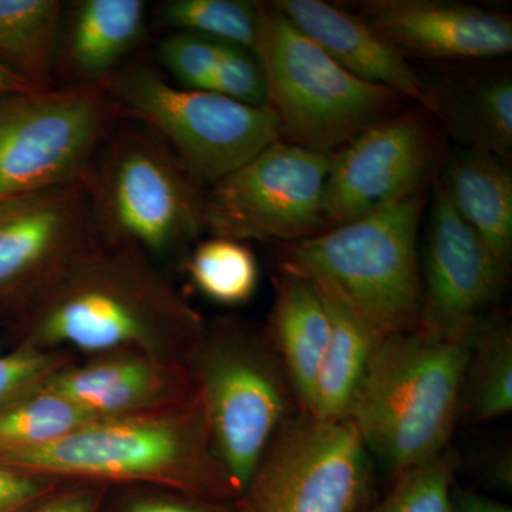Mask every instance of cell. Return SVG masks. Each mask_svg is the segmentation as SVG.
<instances>
[{
  "label": "cell",
  "instance_id": "cell-1",
  "mask_svg": "<svg viewBox=\"0 0 512 512\" xmlns=\"http://www.w3.org/2000/svg\"><path fill=\"white\" fill-rule=\"evenodd\" d=\"M3 319L15 348L79 357L133 350L181 363L205 325L156 262L100 235Z\"/></svg>",
  "mask_w": 512,
  "mask_h": 512
},
{
  "label": "cell",
  "instance_id": "cell-2",
  "mask_svg": "<svg viewBox=\"0 0 512 512\" xmlns=\"http://www.w3.org/2000/svg\"><path fill=\"white\" fill-rule=\"evenodd\" d=\"M0 464L63 483L146 485L221 503L239 498L200 397L165 412L93 421L47 446L0 453Z\"/></svg>",
  "mask_w": 512,
  "mask_h": 512
},
{
  "label": "cell",
  "instance_id": "cell-3",
  "mask_svg": "<svg viewBox=\"0 0 512 512\" xmlns=\"http://www.w3.org/2000/svg\"><path fill=\"white\" fill-rule=\"evenodd\" d=\"M468 349L420 326L377 343L346 419L393 477L448 450Z\"/></svg>",
  "mask_w": 512,
  "mask_h": 512
},
{
  "label": "cell",
  "instance_id": "cell-4",
  "mask_svg": "<svg viewBox=\"0 0 512 512\" xmlns=\"http://www.w3.org/2000/svg\"><path fill=\"white\" fill-rule=\"evenodd\" d=\"M185 365L241 495L276 431L303 410L291 376L265 326L235 316L205 319Z\"/></svg>",
  "mask_w": 512,
  "mask_h": 512
},
{
  "label": "cell",
  "instance_id": "cell-5",
  "mask_svg": "<svg viewBox=\"0 0 512 512\" xmlns=\"http://www.w3.org/2000/svg\"><path fill=\"white\" fill-rule=\"evenodd\" d=\"M417 190L372 214L288 244L281 268L328 279L380 339L419 328L423 289Z\"/></svg>",
  "mask_w": 512,
  "mask_h": 512
},
{
  "label": "cell",
  "instance_id": "cell-6",
  "mask_svg": "<svg viewBox=\"0 0 512 512\" xmlns=\"http://www.w3.org/2000/svg\"><path fill=\"white\" fill-rule=\"evenodd\" d=\"M254 53L279 137L315 153H338L402 97L343 69L272 3H258Z\"/></svg>",
  "mask_w": 512,
  "mask_h": 512
},
{
  "label": "cell",
  "instance_id": "cell-7",
  "mask_svg": "<svg viewBox=\"0 0 512 512\" xmlns=\"http://www.w3.org/2000/svg\"><path fill=\"white\" fill-rule=\"evenodd\" d=\"M86 188L100 238L137 248L158 266L185 264L204 229L200 184L154 136L114 138Z\"/></svg>",
  "mask_w": 512,
  "mask_h": 512
},
{
  "label": "cell",
  "instance_id": "cell-8",
  "mask_svg": "<svg viewBox=\"0 0 512 512\" xmlns=\"http://www.w3.org/2000/svg\"><path fill=\"white\" fill-rule=\"evenodd\" d=\"M101 84L114 116L131 117L154 131L200 185L217 183L281 140L278 120L268 106L171 86L143 64L120 67Z\"/></svg>",
  "mask_w": 512,
  "mask_h": 512
},
{
  "label": "cell",
  "instance_id": "cell-9",
  "mask_svg": "<svg viewBox=\"0 0 512 512\" xmlns=\"http://www.w3.org/2000/svg\"><path fill=\"white\" fill-rule=\"evenodd\" d=\"M375 488L373 458L348 419L299 412L259 458L239 512H360Z\"/></svg>",
  "mask_w": 512,
  "mask_h": 512
},
{
  "label": "cell",
  "instance_id": "cell-10",
  "mask_svg": "<svg viewBox=\"0 0 512 512\" xmlns=\"http://www.w3.org/2000/svg\"><path fill=\"white\" fill-rule=\"evenodd\" d=\"M113 117L103 84L0 96V200L86 181Z\"/></svg>",
  "mask_w": 512,
  "mask_h": 512
},
{
  "label": "cell",
  "instance_id": "cell-11",
  "mask_svg": "<svg viewBox=\"0 0 512 512\" xmlns=\"http://www.w3.org/2000/svg\"><path fill=\"white\" fill-rule=\"evenodd\" d=\"M332 154L278 140L204 194L212 237L295 244L328 231L323 192Z\"/></svg>",
  "mask_w": 512,
  "mask_h": 512
},
{
  "label": "cell",
  "instance_id": "cell-12",
  "mask_svg": "<svg viewBox=\"0 0 512 512\" xmlns=\"http://www.w3.org/2000/svg\"><path fill=\"white\" fill-rule=\"evenodd\" d=\"M97 238L86 181L0 200V316Z\"/></svg>",
  "mask_w": 512,
  "mask_h": 512
},
{
  "label": "cell",
  "instance_id": "cell-13",
  "mask_svg": "<svg viewBox=\"0 0 512 512\" xmlns=\"http://www.w3.org/2000/svg\"><path fill=\"white\" fill-rule=\"evenodd\" d=\"M508 269L461 217L441 184L424 251L420 328L470 343L485 322L484 313L503 293Z\"/></svg>",
  "mask_w": 512,
  "mask_h": 512
},
{
  "label": "cell",
  "instance_id": "cell-14",
  "mask_svg": "<svg viewBox=\"0 0 512 512\" xmlns=\"http://www.w3.org/2000/svg\"><path fill=\"white\" fill-rule=\"evenodd\" d=\"M429 161V133L419 114H399L367 127L332 154L323 192L328 229L420 190Z\"/></svg>",
  "mask_w": 512,
  "mask_h": 512
},
{
  "label": "cell",
  "instance_id": "cell-15",
  "mask_svg": "<svg viewBox=\"0 0 512 512\" xmlns=\"http://www.w3.org/2000/svg\"><path fill=\"white\" fill-rule=\"evenodd\" d=\"M45 389L99 419L165 412L198 399L185 363L133 350L79 357L57 372Z\"/></svg>",
  "mask_w": 512,
  "mask_h": 512
},
{
  "label": "cell",
  "instance_id": "cell-16",
  "mask_svg": "<svg viewBox=\"0 0 512 512\" xmlns=\"http://www.w3.org/2000/svg\"><path fill=\"white\" fill-rule=\"evenodd\" d=\"M362 18L390 45L433 59H490L512 50V23L491 10L443 0H367Z\"/></svg>",
  "mask_w": 512,
  "mask_h": 512
},
{
  "label": "cell",
  "instance_id": "cell-17",
  "mask_svg": "<svg viewBox=\"0 0 512 512\" xmlns=\"http://www.w3.org/2000/svg\"><path fill=\"white\" fill-rule=\"evenodd\" d=\"M272 5L353 76L409 97L433 113L429 87L365 20L323 0H276Z\"/></svg>",
  "mask_w": 512,
  "mask_h": 512
},
{
  "label": "cell",
  "instance_id": "cell-18",
  "mask_svg": "<svg viewBox=\"0 0 512 512\" xmlns=\"http://www.w3.org/2000/svg\"><path fill=\"white\" fill-rule=\"evenodd\" d=\"M146 22L141 0H82L60 29L56 67L74 84H101L140 42Z\"/></svg>",
  "mask_w": 512,
  "mask_h": 512
},
{
  "label": "cell",
  "instance_id": "cell-19",
  "mask_svg": "<svg viewBox=\"0 0 512 512\" xmlns=\"http://www.w3.org/2000/svg\"><path fill=\"white\" fill-rule=\"evenodd\" d=\"M264 326L308 412L329 339L328 312L311 279L281 268Z\"/></svg>",
  "mask_w": 512,
  "mask_h": 512
},
{
  "label": "cell",
  "instance_id": "cell-20",
  "mask_svg": "<svg viewBox=\"0 0 512 512\" xmlns=\"http://www.w3.org/2000/svg\"><path fill=\"white\" fill-rule=\"evenodd\" d=\"M298 274L315 284L329 319L328 346L308 412L322 419L345 420L370 357L382 339L328 279L316 274Z\"/></svg>",
  "mask_w": 512,
  "mask_h": 512
},
{
  "label": "cell",
  "instance_id": "cell-21",
  "mask_svg": "<svg viewBox=\"0 0 512 512\" xmlns=\"http://www.w3.org/2000/svg\"><path fill=\"white\" fill-rule=\"evenodd\" d=\"M443 185L461 217L510 268L512 175L507 163L480 151H463L451 160Z\"/></svg>",
  "mask_w": 512,
  "mask_h": 512
},
{
  "label": "cell",
  "instance_id": "cell-22",
  "mask_svg": "<svg viewBox=\"0 0 512 512\" xmlns=\"http://www.w3.org/2000/svg\"><path fill=\"white\" fill-rule=\"evenodd\" d=\"M430 96L433 113L466 144L467 150L490 154L504 163L511 160V76H491L443 93L430 90Z\"/></svg>",
  "mask_w": 512,
  "mask_h": 512
},
{
  "label": "cell",
  "instance_id": "cell-23",
  "mask_svg": "<svg viewBox=\"0 0 512 512\" xmlns=\"http://www.w3.org/2000/svg\"><path fill=\"white\" fill-rule=\"evenodd\" d=\"M63 9L59 0H0V62L33 89L53 87Z\"/></svg>",
  "mask_w": 512,
  "mask_h": 512
},
{
  "label": "cell",
  "instance_id": "cell-24",
  "mask_svg": "<svg viewBox=\"0 0 512 512\" xmlns=\"http://www.w3.org/2000/svg\"><path fill=\"white\" fill-rule=\"evenodd\" d=\"M512 410V329L485 320L468 349L460 394V417L467 423L498 419Z\"/></svg>",
  "mask_w": 512,
  "mask_h": 512
},
{
  "label": "cell",
  "instance_id": "cell-25",
  "mask_svg": "<svg viewBox=\"0 0 512 512\" xmlns=\"http://www.w3.org/2000/svg\"><path fill=\"white\" fill-rule=\"evenodd\" d=\"M192 284L212 302L245 305L254 298L259 266L252 249L235 239L212 237L197 244L185 261Z\"/></svg>",
  "mask_w": 512,
  "mask_h": 512
},
{
  "label": "cell",
  "instance_id": "cell-26",
  "mask_svg": "<svg viewBox=\"0 0 512 512\" xmlns=\"http://www.w3.org/2000/svg\"><path fill=\"white\" fill-rule=\"evenodd\" d=\"M96 420L101 419L43 386L0 412V453L47 446Z\"/></svg>",
  "mask_w": 512,
  "mask_h": 512
},
{
  "label": "cell",
  "instance_id": "cell-27",
  "mask_svg": "<svg viewBox=\"0 0 512 512\" xmlns=\"http://www.w3.org/2000/svg\"><path fill=\"white\" fill-rule=\"evenodd\" d=\"M158 18L177 32L197 33L254 52L258 3L245 0H173L165 3Z\"/></svg>",
  "mask_w": 512,
  "mask_h": 512
},
{
  "label": "cell",
  "instance_id": "cell-28",
  "mask_svg": "<svg viewBox=\"0 0 512 512\" xmlns=\"http://www.w3.org/2000/svg\"><path fill=\"white\" fill-rule=\"evenodd\" d=\"M457 456L447 450L429 463L397 474L392 490L360 512H453Z\"/></svg>",
  "mask_w": 512,
  "mask_h": 512
},
{
  "label": "cell",
  "instance_id": "cell-29",
  "mask_svg": "<svg viewBox=\"0 0 512 512\" xmlns=\"http://www.w3.org/2000/svg\"><path fill=\"white\" fill-rule=\"evenodd\" d=\"M77 359L79 356L72 352L30 348H13L8 355L0 356V412L42 389Z\"/></svg>",
  "mask_w": 512,
  "mask_h": 512
},
{
  "label": "cell",
  "instance_id": "cell-30",
  "mask_svg": "<svg viewBox=\"0 0 512 512\" xmlns=\"http://www.w3.org/2000/svg\"><path fill=\"white\" fill-rule=\"evenodd\" d=\"M225 43L190 32H175L161 43L160 59L185 89L205 90Z\"/></svg>",
  "mask_w": 512,
  "mask_h": 512
},
{
  "label": "cell",
  "instance_id": "cell-31",
  "mask_svg": "<svg viewBox=\"0 0 512 512\" xmlns=\"http://www.w3.org/2000/svg\"><path fill=\"white\" fill-rule=\"evenodd\" d=\"M204 92L248 106H266L265 76L258 57L245 47L225 43Z\"/></svg>",
  "mask_w": 512,
  "mask_h": 512
},
{
  "label": "cell",
  "instance_id": "cell-32",
  "mask_svg": "<svg viewBox=\"0 0 512 512\" xmlns=\"http://www.w3.org/2000/svg\"><path fill=\"white\" fill-rule=\"evenodd\" d=\"M101 512H239L237 501L204 500L146 485L109 487Z\"/></svg>",
  "mask_w": 512,
  "mask_h": 512
},
{
  "label": "cell",
  "instance_id": "cell-33",
  "mask_svg": "<svg viewBox=\"0 0 512 512\" xmlns=\"http://www.w3.org/2000/svg\"><path fill=\"white\" fill-rule=\"evenodd\" d=\"M62 484L0 464V512L29 511Z\"/></svg>",
  "mask_w": 512,
  "mask_h": 512
},
{
  "label": "cell",
  "instance_id": "cell-34",
  "mask_svg": "<svg viewBox=\"0 0 512 512\" xmlns=\"http://www.w3.org/2000/svg\"><path fill=\"white\" fill-rule=\"evenodd\" d=\"M109 487L92 483H63L26 512H101Z\"/></svg>",
  "mask_w": 512,
  "mask_h": 512
},
{
  "label": "cell",
  "instance_id": "cell-35",
  "mask_svg": "<svg viewBox=\"0 0 512 512\" xmlns=\"http://www.w3.org/2000/svg\"><path fill=\"white\" fill-rule=\"evenodd\" d=\"M453 512H512L508 505L497 503L474 491L457 490L453 494Z\"/></svg>",
  "mask_w": 512,
  "mask_h": 512
},
{
  "label": "cell",
  "instance_id": "cell-36",
  "mask_svg": "<svg viewBox=\"0 0 512 512\" xmlns=\"http://www.w3.org/2000/svg\"><path fill=\"white\" fill-rule=\"evenodd\" d=\"M32 86L22 77L6 67L0 62V96H8V94L32 92Z\"/></svg>",
  "mask_w": 512,
  "mask_h": 512
}]
</instances>
